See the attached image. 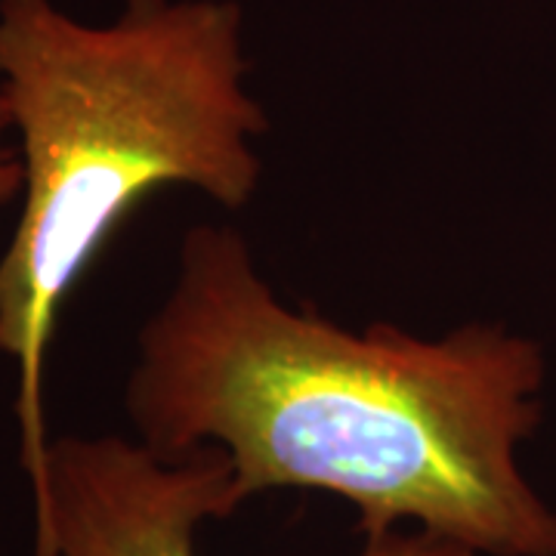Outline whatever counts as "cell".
Returning a JSON list of instances; mask_svg holds the SVG:
<instances>
[{
	"mask_svg": "<svg viewBox=\"0 0 556 556\" xmlns=\"http://www.w3.org/2000/svg\"><path fill=\"white\" fill-rule=\"evenodd\" d=\"M541 383L535 340L495 325L346 331L285 306L236 229L195 226L124 402L164 460L219 445L241 504L318 489L350 501L368 538L412 519L477 556H556V514L517 464Z\"/></svg>",
	"mask_w": 556,
	"mask_h": 556,
	"instance_id": "6da1fadb",
	"label": "cell"
},
{
	"mask_svg": "<svg viewBox=\"0 0 556 556\" xmlns=\"http://www.w3.org/2000/svg\"><path fill=\"white\" fill-rule=\"evenodd\" d=\"M241 10L124 0L90 25L53 0H0V102L20 137L22 207L0 254V356L13 358L22 470L38 507L50 433L43 371L65 298L139 201L192 186L232 211L257 192Z\"/></svg>",
	"mask_w": 556,
	"mask_h": 556,
	"instance_id": "7a4b0ae2",
	"label": "cell"
},
{
	"mask_svg": "<svg viewBox=\"0 0 556 556\" xmlns=\"http://www.w3.org/2000/svg\"><path fill=\"white\" fill-rule=\"evenodd\" d=\"M241 507L219 445L164 460L124 437H60L35 507V556H195L204 519ZM362 556H477L448 538L378 535Z\"/></svg>",
	"mask_w": 556,
	"mask_h": 556,
	"instance_id": "3957f363",
	"label": "cell"
},
{
	"mask_svg": "<svg viewBox=\"0 0 556 556\" xmlns=\"http://www.w3.org/2000/svg\"><path fill=\"white\" fill-rule=\"evenodd\" d=\"M3 134H10V118L0 102V204H10L22 195V161L20 152L3 142Z\"/></svg>",
	"mask_w": 556,
	"mask_h": 556,
	"instance_id": "277c9868",
	"label": "cell"
}]
</instances>
